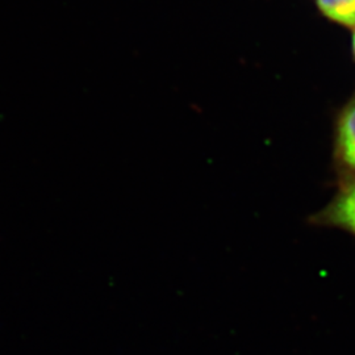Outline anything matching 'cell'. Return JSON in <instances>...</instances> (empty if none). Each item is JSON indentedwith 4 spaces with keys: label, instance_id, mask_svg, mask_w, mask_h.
Returning <instances> with one entry per match:
<instances>
[{
    "label": "cell",
    "instance_id": "obj_1",
    "mask_svg": "<svg viewBox=\"0 0 355 355\" xmlns=\"http://www.w3.org/2000/svg\"><path fill=\"white\" fill-rule=\"evenodd\" d=\"M309 221L316 227L341 229L355 236V175L343 180L334 198Z\"/></svg>",
    "mask_w": 355,
    "mask_h": 355
},
{
    "label": "cell",
    "instance_id": "obj_2",
    "mask_svg": "<svg viewBox=\"0 0 355 355\" xmlns=\"http://www.w3.org/2000/svg\"><path fill=\"white\" fill-rule=\"evenodd\" d=\"M336 155L347 170L355 173V95L345 105L337 121Z\"/></svg>",
    "mask_w": 355,
    "mask_h": 355
},
{
    "label": "cell",
    "instance_id": "obj_3",
    "mask_svg": "<svg viewBox=\"0 0 355 355\" xmlns=\"http://www.w3.org/2000/svg\"><path fill=\"white\" fill-rule=\"evenodd\" d=\"M328 19L346 26H355V0H316Z\"/></svg>",
    "mask_w": 355,
    "mask_h": 355
},
{
    "label": "cell",
    "instance_id": "obj_4",
    "mask_svg": "<svg viewBox=\"0 0 355 355\" xmlns=\"http://www.w3.org/2000/svg\"><path fill=\"white\" fill-rule=\"evenodd\" d=\"M353 51H354V54H355V33H354V38H353Z\"/></svg>",
    "mask_w": 355,
    "mask_h": 355
}]
</instances>
